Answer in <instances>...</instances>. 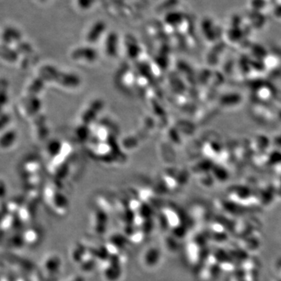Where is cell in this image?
<instances>
[{
  "label": "cell",
  "mask_w": 281,
  "mask_h": 281,
  "mask_svg": "<svg viewBox=\"0 0 281 281\" xmlns=\"http://www.w3.org/2000/svg\"><path fill=\"white\" fill-rule=\"evenodd\" d=\"M40 1H45V0H40Z\"/></svg>",
  "instance_id": "obj_2"
},
{
  "label": "cell",
  "mask_w": 281,
  "mask_h": 281,
  "mask_svg": "<svg viewBox=\"0 0 281 281\" xmlns=\"http://www.w3.org/2000/svg\"><path fill=\"white\" fill-rule=\"evenodd\" d=\"M21 37H22V35H21V31L16 27H6L2 31V39L3 43H6V45H11L13 43H18V42L21 41Z\"/></svg>",
  "instance_id": "obj_1"
}]
</instances>
